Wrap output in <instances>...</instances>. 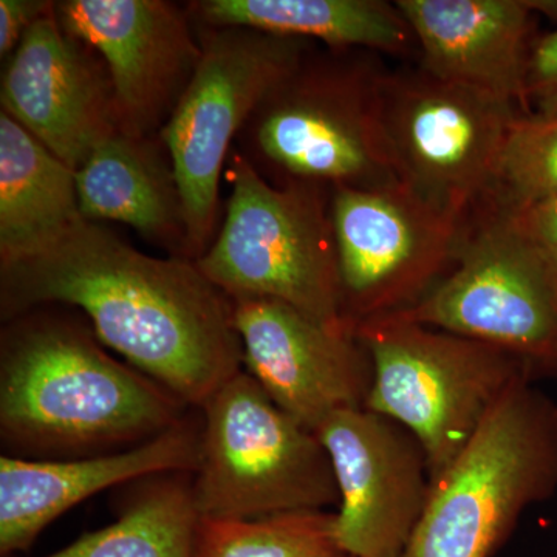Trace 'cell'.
I'll return each instance as SVG.
<instances>
[{
    "label": "cell",
    "mask_w": 557,
    "mask_h": 557,
    "mask_svg": "<svg viewBox=\"0 0 557 557\" xmlns=\"http://www.w3.org/2000/svg\"><path fill=\"white\" fill-rule=\"evenodd\" d=\"M83 310L102 346L199 409L244 369L233 300L194 260L152 258L83 219L36 255L0 265L7 321L40 306Z\"/></svg>",
    "instance_id": "6da1fadb"
},
{
    "label": "cell",
    "mask_w": 557,
    "mask_h": 557,
    "mask_svg": "<svg viewBox=\"0 0 557 557\" xmlns=\"http://www.w3.org/2000/svg\"><path fill=\"white\" fill-rule=\"evenodd\" d=\"M0 344V437L35 460L134 448L185 418L188 406L110 357L94 332L25 313Z\"/></svg>",
    "instance_id": "7a4b0ae2"
},
{
    "label": "cell",
    "mask_w": 557,
    "mask_h": 557,
    "mask_svg": "<svg viewBox=\"0 0 557 557\" xmlns=\"http://www.w3.org/2000/svg\"><path fill=\"white\" fill-rule=\"evenodd\" d=\"M231 196L215 240L196 260L231 300H281L330 329L357 332L344 318L330 215L332 188L267 182L244 156L231 157Z\"/></svg>",
    "instance_id": "3957f363"
},
{
    "label": "cell",
    "mask_w": 557,
    "mask_h": 557,
    "mask_svg": "<svg viewBox=\"0 0 557 557\" xmlns=\"http://www.w3.org/2000/svg\"><path fill=\"white\" fill-rule=\"evenodd\" d=\"M557 490V405L519 381L434 483L399 557H491Z\"/></svg>",
    "instance_id": "277c9868"
},
{
    "label": "cell",
    "mask_w": 557,
    "mask_h": 557,
    "mask_svg": "<svg viewBox=\"0 0 557 557\" xmlns=\"http://www.w3.org/2000/svg\"><path fill=\"white\" fill-rule=\"evenodd\" d=\"M357 335L373 362L366 409L416 435L432 483L468 448L511 387L537 373L507 348L398 317L362 322Z\"/></svg>",
    "instance_id": "5b68a950"
},
{
    "label": "cell",
    "mask_w": 557,
    "mask_h": 557,
    "mask_svg": "<svg viewBox=\"0 0 557 557\" xmlns=\"http://www.w3.org/2000/svg\"><path fill=\"white\" fill-rule=\"evenodd\" d=\"M307 54L260 102L244 131L285 182L384 188L399 182L381 121L386 69L364 53Z\"/></svg>",
    "instance_id": "8992f818"
},
{
    "label": "cell",
    "mask_w": 557,
    "mask_h": 557,
    "mask_svg": "<svg viewBox=\"0 0 557 557\" xmlns=\"http://www.w3.org/2000/svg\"><path fill=\"white\" fill-rule=\"evenodd\" d=\"M199 410L193 494L200 516L263 518L339 505L332 460L318 435L278 408L247 370Z\"/></svg>",
    "instance_id": "52a82bcc"
},
{
    "label": "cell",
    "mask_w": 557,
    "mask_h": 557,
    "mask_svg": "<svg viewBox=\"0 0 557 557\" xmlns=\"http://www.w3.org/2000/svg\"><path fill=\"white\" fill-rule=\"evenodd\" d=\"M199 42L193 78L161 129L194 262L214 236L220 175L234 138L267 95L309 54V40L244 27H205Z\"/></svg>",
    "instance_id": "ba28073f"
},
{
    "label": "cell",
    "mask_w": 557,
    "mask_h": 557,
    "mask_svg": "<svg viewBox=\"0 0 557 557\" xmlns=\"http://www.w3.org/2000/svg\"><path fill=\"white\" fill-rule=\"evenodd\" d=\"M453 270L398 317L483 341L557 373V269L511 215L474 212Z\"/></svg>",
    "instance_id": "9c48e42d"
},
{
    "label": "cell",
    "mask_w": 557,
    "mask_h": 557,
    "mask_svg": "<svg viewBox=\"0 0 557 557\" xmlns=\"http://www.w3.org/2000/svg\"><path fill=\"white\" fill-rule=\"evenodd\" d=\"M381 121L399 182L467 223L485 200L520 109L426 70L384 72Z\"/></svg>",
    "instance_id": "30bf717a"
},
{
    "label": "cell",
    "mask_w": 557,
    "mask_h": 557,
    "mask_svg": "<svg viewBox=\"0 0 557 557\" xmlns=\"http://www.w3.org/2000/svg\"><path fill=\"white\" fill-rule=\"evenodd\" d=\"M330 215L344 318L355 330L420 302L453 270L465 233V222L403 183L333 186Z\"/></svg>",
    "instance_id": "8fae6325"
},
{
    "label": "cell",
    "mask_w": 557,
    "mask_h": 557,
    "mask_svg": "<svg viewBox=\"0 0 557 557\" xmlns=\"http://www.w3.org/2000/svg\"><path fill=\"white\" fill-rule=\"evenodd\" d=\"M317 435L338 485L336 534L344 555L401 556L431 496L421 443L397 421L368 409L333 413Z\"/></svg>",
    "instance_id": "7c38bea8"
},
{
    "label": "cell",
    "mask_w": 557,
    "mask_h": 557,
    "mask_svg": "<svg viewBox=\"0 0 557 557\" xmlns=\"http://www.w3.org/2000/svg\"><path fill=\"white\" fill-rule=\"evenodd\" d=\"M54 14L104 60L120 132L148 138L168 121L200 60L189 14L161 0H65Z\"/></svg>",
    "instance_id": "4fadbf2b"
},
{
    "label": "cell",
    "mask_w": 557,
    "mask_h": 557,
    "mask_svg": "<svg viewBox=\"0 0 557 557\" xmlns=\"http://www.w3.org/2000/svg\"><path fill=\"white\" fill-rule=\"evenodd\" d=\"M244 368L293 420L317 434L333 413L366 409L373 362L357 332L330 329L281 300H233Z\"/></svg>",
    "instance_id": "5bb4252c"
},
{
    "label": "cell",
    "mask_w": 557,
    "mask_h": 557,
    "mask_svg": "<svg viewBox=\"0 0 557 557\" xmlns=\"http://www.w3.org/2000/svg\"><path fill=\"white\" fill-rule=\"evenodd\" d=\"M70 36L54 7L24 36L2 76L3 112L78 171L119 131L108 70Z\"/></svg>",
    "instance_id": "9a60e30c"
},
{
    "label": "cell",
    "mask_w": 557,
    "mask_h": 557,
    "mask_svg": "<svg viewBox=\"0 0 557 557\" xmlns=\"http://www.w3.org/2000/svg\"><path fill=\"white\" fill-rule=\"evenodd\" d=\"M200 437L201 418L185 417L159 437L119 453L67 460L0 457V555L27 552L51 522L109 487L194 474Z\"/></svg>",
    "instance_id": "2e32d148"
},
{
    "label": "cell",
    "mask_w": 557,
    "mask_h": 557,
    "mask_svg": "<svg viewBox=\"0 0 557 557\" xmlns=\"http://www.w3.org/2000/svg\"><path fill=\"white\" fill-rule=\"evenodd\" d=\"M435 78L507 101L528 115L533 7L520 0H397Z\"/></svg>",
    "instance_id": "e0dca14e"
},
{
    "label": "cell",
    "mask_w": 557,
    "mask_h": 557,
    "mask_svg": "<svg viewBox=\"0 0 557 557\" xmlns=\"http://www.w3.org/2000/svg\"><path fill=\"white\" fill-rule=\"evenodd\" d=\"M79 211L90 222L129 225L146 240L188 259L174 170L148 138L113 132L76 171ZM189 260V259H188Z\"/></svg>",
    "instance_id": "ac0fdd59"
},
{
    "label": "cell",
    "mask_w": 557,
    "mask_h": 557,
    "mask_svg": "<svg viewBox=\"0 0 557 557\" xmlns=\"http://www.w3.org/2000/svg\"><path fill=\"white\" fill-rule=\"evenodd\" d=\"M188 13L205 27L318 39L336 50L406 54L417 44L397 3L383 0H200Z\"/></svg>",
    "instance_id": "d6986e66"
},
{
    "label": "cell",
    "mask_w": 557,
    "mask_h": 557,
    "mask_svg": "<svg viewBox=\"0 0 557 557\" xmlns=\"http://www.w3.org/2000/svg\"><path fill=\"white\" fill-rule=\"evenodd\" d=\"M76 172L0 112V265L36 255L83 220Z\"/></svg>",
    "instance_id": "ffe728a7"
},
{
    "label": "cell",
    "mask_w": 557,
    "mask_h": 557,
    "mask_svg": "<svg viewBox=\"0 0 557 557\" xmlns=\"http://www.w3.org/2000/svg\"><path fill=\"white\" fill-rule=\"evenodd\" d=\"M199 511L193 474L138 480L120 518L46 557H193Z\"/></svg>",
    "instance_id": "44dd1931"
},
{
    "label": "cell",
    "mask_w": 557,
    "mask_h": 557,
    "mask_svg": "<svg viewBox=\"0 0 557 557\" xmlns=\"http://www.w3.org/2000/svg\"><path fill=\"white\" fill-rule=\"evenodd\" d=\"M336 512L293 511L263 518L200 516L193 557H343Z\"/></svg>",
    "instance_id": "7402d4cb"
},
{
    "label": "cell",
    "mask_w": 557,
    "mask_h": 557,
    "mask_svg": "<svg viewBox=\"0 0 557 557\" xmlns=\"http://www.w3.org/2000/svg\"><path fill=\"white\" fill-rule=\"evenodd\" d=\"M557 196V115L520 113L509 126L485 200L474 212L511 215Z\"/></svg>",
    "instance_id": "603a6c76"
},
{
    "label": "cell",
    "mask_w": 557,
    "mask_h": 557,
    "mask_svg": "<svg viewBox=\"0 0 557 557\" xmlns=\"http://www.w3.org/2000/svg\"><path fill=\"white\" fill-rule=\"evenodd\" d=\"M525 97L528 115H557V30L531 46Z\"/></svg>",
    "instance_id": "cb8c5ba5"
},
{
    "label": "cell",
    "mask_w": 557,
    "mask_h": 557,
    "mask_svg": "<svg viewBox=\"0 0 557 557\" xmlns=\"http://www.w3.org/2000/svg\"><path fill=\"white\" fill-rule=\"evenodd\" d=\"M53 2L42 0H2L0 2V54L9 57L30 30L33 25L46 16Z\"/></svg>",
    "instance_id": "d4e9b609"
},
{
    "label": "cell",
    "mask_w": 557,
    "mask_h": 557,
    "mask_svg": "<svg viewBox=\"0 0 557 557\" xmlns=\"http://www.w3.org/2000/svg\"><path fill=\"white\" fill-rule=\"evenodd\" d=\"M511 218L557 269V196L520 209Z\"/></svg>",
    "instance_id": "484cf974"
},
{
    "label": "cell",
    "mask_w": 557,
    "mask_h": 557,
    "mask_svg": "<svg viewBox=\"0 0 557 557\" xmlns=\"http://www.w3.org/2000/svg\"><path fill=\"white\" fill-rule=\"evenodd\" d=\"M343 557H354V556H343Z\"/></svg>",
    "instance_id": "4316f807"
}]
</instances>
